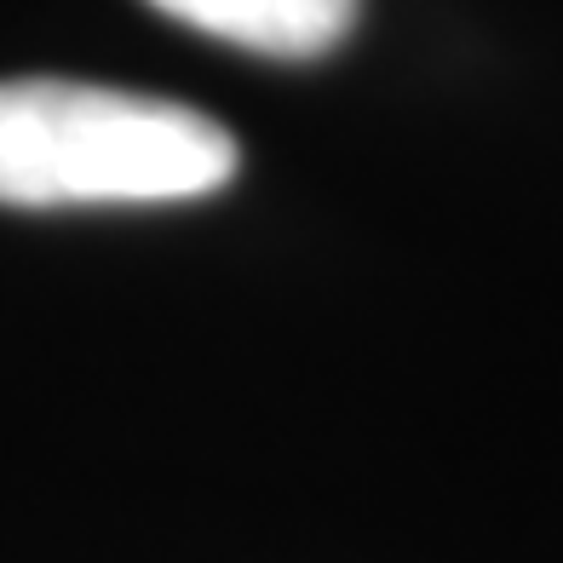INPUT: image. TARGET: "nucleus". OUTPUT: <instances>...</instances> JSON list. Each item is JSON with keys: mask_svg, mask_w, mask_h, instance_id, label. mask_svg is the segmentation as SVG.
I'll list each match as a JSON object with an SVG mask.
<instances>
[{"mask_svg": "<svg viewBox=\"0 0 563 563\" xmlns=\"http://www.w3.org/2000/svg\"><path fill=\"white\" fill-rule=\"evenodd\" d=\"M213 115L87 81H0V208H156L236 178Z\"/></svg>", "mask_w": 563, "mask_h": 563, "instance_id": "obj_1", "label": "nucleus"}, {"mask_svg": "<svg viewBox=\"0 0 563 563\" xmlns=\"http://www.w3.org/2000/svg\"><path fill=\"white\" fill-rule=\"evenodd\" d=\"M150 7L265 58H322L356 23V0H150Z\"/></svg>", "mask_w": 563, "mask_h": 563, "instance_id": "obj_2", "label": "nucleus"}]
</instances>
